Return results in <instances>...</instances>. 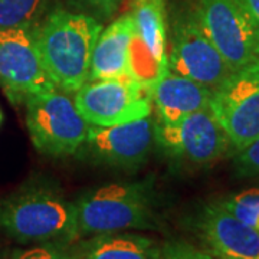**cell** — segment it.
<instances>
[{
	"label": "cell",
	"instance_id": "obj_1",
	"mask_svg": "<svg viewBox=\"0 0 259 259\" xmlns=\"http://www.w3.org/2000/svg\"><path fill=\"white\" fill-rule=\"evenodd\" d=\"M0 231L22 245L79 241L76 204L47 177H33L0 199Z\"/></svg>",
	"mask_w": 259,
	"mask_h": 259
},
{
	"label": "cell",
	"instance_id": "obj_2",
	"mask_svg": "<svg viewBox=\"0 0 259 259\" xmlns=\"http://www.w3.org/2000/svg\"><path fill=\"white\" fill-rule=\"evenodd\" d=\"M102 30L101 20L82 12L54 8L35 29L44 68L65 93H76L90 78L91 59Z\"/></svg>",
	"mask_w": 259,
	"mask_h": 259
},
{
	"label": "cell",
	"instance_id": "obj_3",
	"mask_svg": "<svg viewBox=\"0 0 259 259\" xmlns=\"http://www.w3.org/2000/svg\"><path fill=\"white\" fill-rule=\"evenodd\" d=\"M75 204L79 239L115 232L160 231L163 226L151 179L95 187L81 194Z\"/></svg>",
	"mask_w": 259,
	"mask_h": 259
},
{
	"label": "cell",
	"instance_id": "obj_4",
	"mask_svg": "<svg viewBox=\"0 0 259 259\" xmlns=\"http://www.w3.org/2000/svg\"><path fill=\"white\" fill-rule=\"evenodd\" d=\"M25 107L29 136L40 154L64 158L78 153L90 124L68 93L55 88L37 94L26 100Z\"/></svg>",
	"mask_w": 259,
	"mask_h": 259
},
{
	"label": "cell",
	"instance_id": "obj_5",
	"mask_svg": "<svg viewBox=\"0 0 259 259\" xmlns=\"http://www.w3.org/2000/svg\"><path fill=\"white\" fill-rule=\"evenodd\" d=\"M170 72L214 90L233 72L206 35L194 9H175L170 20Z\"/></svg>",
	"mask_w": 259,
	"mask_h": 259
},
{
	"label": "cell",
	"instance_id": "obj_6",
	"mask_svg": "<svg viewBox=\"0 0 259 259\" xmlns=\"http://www.w3.org/2000/svg\"><path fill=\"white\" fill-rule=\"evenodd\" d=\"M192 8L233 71L259 62V26L239 0H193Z\"/></svg>",
	"mask_w": 259,
	"mask_h": 259
},
{
	"label": "cell",
	"instance_id": "obj_7",
	"mask_svg": "<svg viewBox=\"0 0 259 259\" xmlns=\"http://www.w3.org/2000/svg\"><path fill=\"white\" fill-rule=\"evenodd\" d=\"M75 105L90 125L111 127L151 115V91L133 76L87 81L75 93Z\"/></svg>",
	"mask_w": 259,
	"mask_h": 259
},
{
	"label": "cell",
	"instance_id": "obj_8",
	"mask_svg": "<svg viewBox=\"0 0 259 259\" xmlns=\"http://www.w3.org/2000/svg\"><path fill=\"white\" fill-rule=\"evenodd\" d=\"M156 144L157 120L148 115L111 127L90 125L76 154L95 166L134 170L147 161Z\"/></svg>",
	"mask_w": 259,
	"mask_h": 259
},
{
	"label": "cell",
	"instance_id": "obj_9",
	"mask_svg": "<svg viewBox=\"0 0 259 259\" xmlns=\"http://www.w3.org/2000/svg\"><path fill=\"white\" fill-rule=\"evenodd\" d=\"M209 107L235 151L258 139L259 62L233 71L212 90Z\"/></svg>",
	"mask_w": 259,
	"mask_h": 259
},
{
	"label": "cell",
	"instance_id": "obj_10",
	"mask_svg": "<svg viewBox=\"0 0 259 259\" xmlns=\"http://www.w3.org/2000/svg\"><path fill=\"white\" fill-rule=\"evenodd\" d=\"M131 15L134 35L130 47L128 75L151 91L170 72L166 0H134Z\"/></svg>",
	"mask_w": 259,
	"mask_h": 259
},
{
	"label": "cell",
	"instance_id": "obj_11",
	"mask_svg": "<svg viewBox=\"0 0 259 259\" xmlns=\"http://www.w3.org/2000/svg\"><path fill=\"white\" fill-rule=\"evenodd\" d=\"M0 88L13 104L55 90L30 29H0Z\"/></svg>",
	"mask_w": 259,
	"mask_h": 259
},
{
	"label": "cell",
	"instance_id": "obj_12",
	"mask_svg": "<svg viewBox=\"0 0 259 259\" xmlns=\"http://www.w3.org/2000/svg\"><path fill=\"white\" fill-rule=\"evenodd\" d=\"M157 144L168 156L197 166L216 161L231 146L210 107L189 114L176 124L157 121Z\"/></svg>",
	"mask_w": 259,
	"mask_h": 259
},
{
	"label": "cell",
	"instance_id": "obj_13",
	"mask_svg": "<svg viewBox=\"0 0 259 259\" xmlns=\"http://www.w3.org/2000/svg\"><path fill=\"white\" fill-rule=\"evenodd\" d=\"M203 249L218 259H259V231L233 216L219 202L202 206L192 219Z\"/></svg>",
	"mask_w": 259,
	"mask_h": 259
},
{
	"label": "cell",
	"instance_id": "obj_14",
	"mask_svg": "<svg viewBox=\"0 0 259 259\" xmlns=\"http://www.w3.org/2000/svg\"><path fill=\"white\" fill-rule=\"evenodd\" d=\"M212 90L175 72H168L151 90L153 107L160 124H176L189 114L207 108Z\"/></svg>",
	"mask_w": 259,
	"mask_h": 259
},
{
	"label": "cell",
	"instance_id": "obj_15",
	"mask_svg": "<svg viewBox=\"0 0 259 259\" xmlns=\"http://www.w3.org/2000/svg\"><path fill=\"white\" fill-rule=\"evenodd\" d=\"M134 35L131 13L122 15L102 29L94 48L88 81L128 75L130 47Z\"/></svg>",
	"mask_w": 259,
	"mask_h": 259
},
{
	"label": "cell",
	"instance_id": "obj_16",
	"mask_svg": "<svg viewBox=\"0 0 259 259\" xmlns=\"http://www.w3.org/2000/svg\"><path fill=\"white\" fill-rule=\"evenodd\" d=\"M79 259H161V245L141 233H105L81 241Z\"/></svg>",
	"mask_w": 259,
	"mask_h": 259
},
{
	"label": "cell",
	"instance_id": "obj_17",
	"mask_svg": "<svg viewBox=\"0 0 259 259\" xmlns=\"http://www.w3.org/2000/svg\"><path fill=\"white\" fill-rule=\"evenodd\" d=\"M51 10V0H0V29L35 30Z\"/></svg>",
	"mask_w": 259,
	"mask_h": 259
},
{
	"label": "cell",
	"instance_id": "obj_18",
	"mask_svg": "<svg viewBox=\"0 0 259 259\" xmlns=\"http://www.w3.org/2000/svg\"><path fill=\"white\" fill-rule=\"evenodd\" d=\"M219 203L239 221L259 231V187L231 194L219 200Z\"/></svg>",
	"mask_w": 259,
	"mask_h": 259
},
{
	"label": "cell",
	"instance_id": "obj_19",
	"mask_svg": "<svg viewBox=\"0 0 259 259\" xmlns=\"http://www.w3.org/2000/svg\"><path fill=\"white\" fill-rule=\"evenodd\" d=\"M81 242L39 243L26 249L13 250L5 259H79Z\"/></svg>",
	"mask_w": 259,
	"mask_h": 259
},
{
	"label": "cell",
	"instance_id": "obj_20",
	"mask_svg": "<svg viewBox=\"0 0 259 259\" xmlns=\"http://www.w3.org/2000/svg\"><path fill=\"white\" fill-rule=\"evenodd\" d=\"M161 259H218L204 249L185 241H168L161 245Z\"/></svg>",
	"mask_w": 259,
	"mask_h": 259
},
{
	"label": "cell",
	"instance_id": "obj_21",
	"mask_svg": "<svg viewBox=\"0 0 259 259\" xmlns=\"http://www.w3.org/2000/svg\"><path fill=\"white\" fill-rule=\"evenodd\" d=\"M235 166L242 176H259V137L236 151Z\"/></svg>",
	"mask_w": 259,
	"mask_h": 259
},
{
	"label": "cell",
	"instance_id": "obj_22",
	"mask_svg": "<svg viewBox=\"0 0 259 259\" xmlns=\"http://www.w3.org/2000/svg\"><path fill=\"white\" fill-rule=\"evenodd\" d=\"M72 5L98 20L110 19L118 10L122 0H69Z\"/></svg>",
	"mask_w": 259,
	"mask_h": 259
},
{
	"label": "cell",
	"instance_id": "obj_23",
	"mask_svg": "<svg viewBox=\"0 0 259 259\" xmlns=\"http://www.w3.org/2000/svg\"><path fill=\"white\" fill-rule=\"evenodd\" d=\"M259 26V0H239Z\"/></svg>",
	"mask_w": 259,
	"mask_h": 259
},
{
	"label": "cell",
	"instance_id": "obj_24",
	"mask_svg": "<svg viewBox=\"0 0 259 259\" xmlns=\"http://www.w3.org/2000/svg\"><path fill=\"white\" fill-rule=\"evenodd\" d=\"M2 120H3V115H2V111H0V122H2Z\"/></svg>",
	"mask_w": 259,
	"mask_h": 259
},
{
	"label": "cell",
	"instance_id": "obj_25",
	"mask_svg": "<svg viewBox=\"0 0 259 259\" xmlns=\"http://www.w3.org/2000/svg\"><path fill=\"white\" fill-rule=\"evenodd\" d=\"M5 258H6V256H3V255L0 253V259H5Z\"/></svg>",
	"mask_w": 259,
	"mask_h": 259
}]
</instances>
